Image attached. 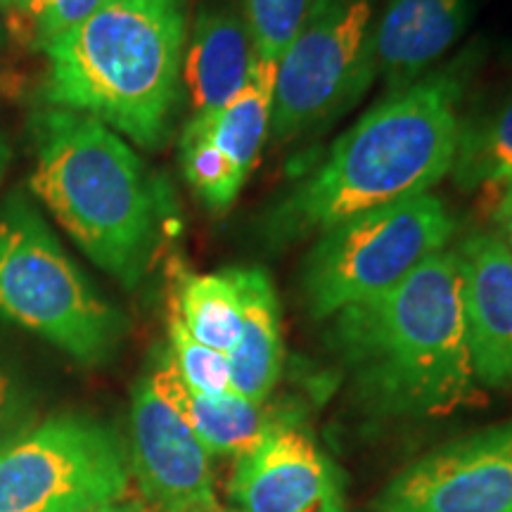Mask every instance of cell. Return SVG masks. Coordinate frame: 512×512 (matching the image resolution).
<instances>
[{
    "instance_id": "obj_1",
    "label": "cell",
    "mask_w": 512,
    "mask_h": 512,
    "mask_svg": "<svg viewBox=\"0 0 512 512\" xmlns=\"http://www.w3.org/2000/svg\"><path fill=\"white\" fill-rule=\"evenodd\" d=\"M477 50L377 102L261 216L271 247L318 238L351 216L432 192L451 176Z\"/></svg>"
},
{
    "instance_id": "obj_2",
    "label": "cell",
    "mask_w": 512,
    "mask_h": 512,
    "mask_svg": "<svg viewBox=\"0 0 512 512\" xmlns=\"http://www.w3.org/2000/svg\"><path fill=\"white\" fill-rule=\"evenodd\" d=\"M330 320L332 347L375 411L439 418L482 401L453 247L422 261L392 290Z\"/></svg>"
},
{
    "instance_id": "obj_3",
    "label": "cell",
    "mask_w": 512,
    "mask_h": 512,
    "mask_svg": "<svg viewBox=\"0 0 512 512\" xmlns=\"http://www.w3.org/2000/svg\"><path fill=\"white\" fill-rule=\"evenodd\" d=\"M185 41L183 0H112L46 48L43 95L57 110L162 150L183 98Z\"/></svg>"
},
{
    "instance_id": "obj_4",
    "label": "cell",
    "mask_w": 512,
    "mask_h": 512,
    "mask_svg": "<svg viewBox=\"0 0 512 512\" xmlns=\"http://www.w3.org/2000/svg\"><path fill=\"white\" fill-rule=\"evenodd\" d=\"M34 128L29 190L81 252L133 290L159 245L162 197L143 159L98 119L41 112Z\"/></svg>"
},
{
    "instance_id": "obj_5",
    "label": "cell",
    "mask_w": 512,
    "mask_h": 512,
    "mask_svg": "<svg viewBox=\"0 0 512 512\" xmlns=\"http://www.w3.org/2000/svg\"><path fill=\"white\" fill-rule=\"evenodd\" d=\"M0 320L81 366H105L126 337L121 311L95 290L19 190L0 202Z\"/></svg>"
},
{
    "instance_id": "obj_6",
    "label": "cell",
    "mask_w": 512,
    "mask_h": 512,
    "mask_svg": "<svg viewBox=\"0 0 512 512\" xmlns=\"http://www.w3.org/2000/svg\"><path fill=\"white\" fill-rule=\"evenodd\" d=\"M456 219L434 192L363 211L320 233L302 264V299L313 320H330L392 290L422 261L448 249Z\"/></svg>"
},
{
    "instance_id": "obj_7",
    "label": "cell",
    "mask_w": 512,
    "mask_h": 512,
    "mask_svg": "<svg viewBox=\"0 0 512 512\" xmlns=\"http://www.w3.org/2000/svg\"><path fill=\"white\" fill-rule=\"evenodd\" d=\"M375 0H311L275 67V143L313 136L356 107L377 79Z\"/></svg>"
},
{
    "instance_id": "obj_8",
    "label": "cell",
    "mask_w": 512,
    "mask_h": 512,
    "mask_svg": "<svg viewBox=\"0 0 512 512\" xmlns=\"http://www.w3.org/2000/svg\"><path fill=\"white\" fill-rule=\"evenodd\" d=\"M128 484L119 434L86 415H53L0 446V512H88Z\"/></svg>"
},
{
    "instance_id": "obj_9",
    "label": "cell",
    "mask_w": 512,
    "mask_h": 512,
    "mask_svg": "<svg viewBox=\"0 0 512 512\" xmlns=\"http://www.w3.org/2000/svg\"><path fill=\"white\" fill-rule=\"evenodd\" d=\"M380 512H512V422L453 439L384 486Z\"/></svg>"
},
{
    "instance_id": "obj_10",
    "label": "cell",
    "mask_w": 512,
    "mask_h": 512,
    "mask_svg": "<svg viewBox=\"0 0 512 512\" xmlns=\"http://www.w3.org/2000/svg\"><path fill=\"white\" fill-rule=\"evenodd\" d=\"M207 448L145 380L131 403V467L152 512H216Z\"/></svg>"
},
{
    "instance_id": "obj_11",
    "label": "cell",
    "mask_w": 512,
    "mask_h": 512,
    "mask_svg": "<svg viewBox=\"0 0 512 512\" xmlns=\"http://www.w3.org/2000/svg\"><path fill=\"white\" fill-rule=\"evenodd\" d=\"M238 512H347L342 477L309 434L271 422L228 484Z\"/></svg>"
},
{
    "instance_id": "obj_12",
    "label": "cell",
    "mask_w": 512,
    "mask_h": 512,
    "mask_svg": "<svg viewBox=\"0 0 512 512\" xmlns=\"http://www.w3.org/2000/svg\"><path fill=\"white\" fill-rule=\"evenodd\" d=\"M463 283L467 347L479 387L512 389V254L479 230L453 247Z\"/></svg>"
},
{
    "instance_id": "obj_13",
    "label": "cell",
    "mask_w": 512,
    "mask_h": 512,
    "mask_svg": "<svg viewBox=\"0 0 512 512\" xmlns=\"http://www.w3.org/2000/svg\"><path fill=\"white\" fill-rule=\"evenodd\" d=\"M472 0H384L375 17L377 79L387 95L439 67L470 27Z\"/></svg>"
},
{
    "instance_id": "obj_14",
    "label": "cell",
    "mask_w": 512,
    "mask_h": 512,
    "mask_svg": "<svg viewBox=\"0 0 512 512\" xmlns=\"http://www.w3.org/2000/svg\"><path fill=\"white\" fill-rule=\"evenodd\" d=\"M256 62L252 38L240 12L221 0L202 3L183 55V88L192 112L221 110L245 88Z\"/></svg>"
},
{
    "instance_id": "obj_15",
    "label": "cell",
    "mask_w": 512,
    "mask_h": 512,
    "mask_svg": "<svg viewBox=\"0 0 512 512\" xmlns=\"http://www.w3.org/2000/svg\"><path fill=\"white\" fill-rule=\"evenodd\" d=\"M145 382L190 427L209 456H245L259 444L271 425L264 415V406H256L238 394L207 396L190 389L178 375L169 351L159 356Z\"/></svg>"
},
{
    "instance_id": "obj_16",
    "label": "cell",
    "mask_w": 512,
    "mask_h": 512,
    "mask_svg": "<svg viewBox=\"0 0 512 512\" xmlns=\"http://www.w3.org/2000/svg\"><path fill=\"white\" fill-rule=\"evenodd\" d=\"M240 292L242 328L228 354L230 384L242 399L264 406L283 373V330L275 287L264 268H230Z\"/></svg>"
},
{
    "instance_id": "obj_17",
    "label": "cell",
    "mask_w": 512,
    "mask_h": 512,
    "mask_svg": "<svg viewBox=\"0 0 512 512\" xmlns=\"http://www.w3.org/2000/svg\"><path fill=\"white\" fill-rule=\"evenodd\" d=\"M273 88L275 67L256 62L254 74L233 100L221 110L192 117L247 178L271 138Z\"/></svg>"
},
{
    "instance_id": "obj_18",
    "label": "cell",
    "mask_w": 512,
    "mask_h": 512,
    "mask_svg": "<svg viewBox=\"0 0 512 512\" xmlns=\"http://www.w3.org/2000/svg\"><path fill=\"white\" fill-rule=\"evenodd\" d=\"M460 190H496L512 185V88L494 110L463 121L451 169Z\"/></svg>"
},
{
    "instance_id": "obj_19",
    "label": "cell",
    "mask_w": 512,
    "mask_h": 512,
    "mask_svg": "<svg viewBox=\"0 0 512 512\" xmlns=\"http://www.w3.org/2000/svg\"><path fill=\"white\" fill-rule=\"evenodd\" d=\"M171 309L197 342L230 354L240 339L242 306L230 268L219 273H185Z\"/></svg>"
},
{
    "instance_id": "obj_20",
    "label": "cell",
    "mask_w": 512,
    "mask_h": 512,
    "mask_svg": "<svg viewBox=\"0 0 512 512\" xmlns=\"http://www.w3.org/2000/svg\"><path fill=\"white\" fill-rule=\"evenodd\" d=\"M181 169L188 185L211 214H223L238 200L247 176L230 162V157L207 136V131L190 119L181 140Z\"/></svg>"
},
{
    "instance_id": "obj_21",
    "label": "cell",
    "mask_w": 512,
    "mask_h": 512,
    "mask_svg": "<svg viewBox=\"0 0 512 512\" xmlns=\"http://www.w3.org/2000/svg\"><path fill=\"white\" fill-rule=\"evenodd\" d=\"M256 60L278 67L309 15L311 0H240Z\"/></svg>"
},
{
    "instance_id": "obj_22",
    "label": "cell",
    "mask_w": 512,
    "mask_h": 512,
    "mask_svg": "<svg viewBox=\"0 0 512 512\" xmlns=\"http://www.w3.org/2000/svg\"><path fill=\"white\" fill-rule=\"evenodd\" d=\"M169 344L171 361H174L178 375L190 389L207 396L235 394L233 384H230L228 356L197 342L185 330L174 309H169Z\"/></svg>"
},
{
    "instance_id": "obj_23",
    "label": "cell",
    "mask_w": 512,
    "mask_h": 512,
    "mask_svg": "<svg viewBox=\"0 0 512 512\" xmlns=\"http://www.w3.org/2000/svg\"><path fill=\"white\" fill-rule=\"evenodd\" d=\"M110 3L112 0H34L24 8L10 10L12 29L19 31V38L31 48L46 53L48 46Z\"/></svg>"
},
{
    "instance_id": "obj_24",
    "label": "cell",
    "mask_w": 512,
    "mask_h": 512,
    "mask_svg": "<svg viewBox=\"0 0 512 512\" xmlns=\"http://www.w3.org/2000/svg\"><path fill=\"white\" fill-rule=\"evenodd\" d=\"M29 396L10 368L0 363V446L27 430Z\"/></svg>"
},
{
    "instance_id": "obj_25",
    "label": "cell",
    "mask_w": 512,
    "mask_h": 512,
    "mask_svg": "<svg viewBox=\"0 0 512 512\" xmlns=\"http://www.w3.org/2000/svg\"><path fill=\"white\" fill-rule=\"evenodd\" d=\"M496 221H498V228H501L498 238L505 242V247H508L512 254V185L508 190H503L501 197H498Z\"/></svg>"
},
{
    "instance_id": "obj_26",
    "label": "cell",
    "mask_w": 512,
    "mask_h": 512,
    "mask_svg": "<svg viewBox=\"0 0 512 512\" xmlns=\"http://www.w3.org/2000/svg\"><path fill=\"white\" fill-rule=\"evenodd\" d=\"M88 512H152V510L147 508L143 498L124 496V498H119V501H112V503H107V505H100V508L88 510Z\"/></svg>"
},
{
    "instance_id": "obj_27",
    "label": "cell",
    "mask_w": 512,
    "mask_h": 512,
    "mask_svg": "<svg viewBox=\"0 0 512 512\" xmlns=\"http://www.w3.org/2000/svg\"><path fill=\"white\" fill-rule=\"evenodd\" d=\"M10 162H12V145H10L8 136L0 131V183H3L5 174H8Z\"/></svg>"
},
{
    "instance_id": "obj_28",
    "label": "cell",
    "mask_w": 512,
    "mask_h": 512,
    "mask_svg": "<svg viewBox=\"0 0 512 512\" xmlns=\"http://www.w3.org/2000/svg\"><path fill=\"white\" fill-rule=\"evenodd\" d=\"M29 3H34V0H0V8L15 10V8H24V5Z\"/></svg>"
},
{
    "instance_id": "obj_29",
    "label": "cell",
    "mask_w": 512,
    "mask_h": 512,
    "mask_svg": "<svg viewBox=\"0 0 512 512\" xmlns=\"http://www.w3.org/2000/svg\"><path fill=\"white\" fill-rule=\"evenodd\" d=\"M0 41H3V22H0Z\"/></svg>"
},
{
    "instance_id": "obj_30",
    "label": "cell",
    "mask_w": 512,
    "mask_h": 512,
    "mask_svg": "<svg viewBox=\"0 0 512 512\" xmlns=\"http://www.w3.org/2000/svg\"><path fill=\"white\" fill-rule=\"evenodd\" d=\"M216 512H226V510H216ZM235 512H238V510H235Z\"/></svg>"
}]
</instances>
